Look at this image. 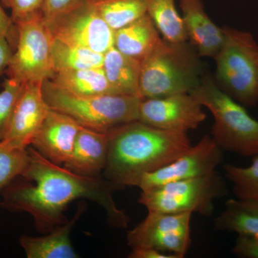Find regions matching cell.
I'll use <instances>...</instances> for the list:
<instances>
[{"label": "cell", "instance_id": "cell-1", "mask_svg": "<svg viewBox=\"0 0 258 258\" xmlns=\"http://www.w3.org/2000/svg\"><path fill=\"white\" fill-rule=\"evenodd\" d=\"M28 149L29 163L23 174L0 191L3 208L30 214L37 230L46 234L68 221L64 212L70 203L86 199L103 208L112 227H127L130 219L113 199L116 189L103 176L79 175L47 160L30 146Z\"/></svg>", "mask_w": 258, "mask_h": 258}, {"label": "cell", "instance_id": "cell-2", "mask_svg": "<svg viewBox=\"0 0 258 258\" xmlns=\"http://www.w3.org/2000/svg\"><path fill=\"white\" fill-rule=\"evenodd\" d=\"M103 177L116 189L137 186L147 173L167 165L191 147L186 132L164 130L134 120L108 132Z\"/></svg>", "mask_w": 258, "mask_h": 258}, {"label": "cell", "instance_id": "cell-3", "mask_svg": "<svg viewBox=\"0 0 258 258\" xmlns=\"http://www.w3.org/2000/svg\"><path fill=\"white\" fill-rule=\"evenodd\" d=\"M187 42L171 43L163 39L141 61L138 96L142 99L190 93L204 76L198 52Z\"/></svg>", "mask_w": 258, "mask_h": 258}, {"label": "cell", "instance_id": "cell-4", "mask_svg": "<svg viewBox=\"0 0 258 258\" xmlns=\"http://www.w3.org/2000/svg\"><path fill=\"white\" fill-rule=\"evenodd\" d=\"M214 117L212 139L222 150L251 157L258 154V120L222 91L210 75L189 93Z\"/></svg>", "mask_w": 258, "mask_h": 258}, {"label": "cell", "instance_id": "cell-5", "mask_svg": "<svg viewBox=\"0 0 258 258\" xmlns=\"http://www.w3.org/2000/svg\"><path fill=\"white\" fill-rule=\"evenodd\" d=\"M42 90L50 108L69 115L84 128L108 133L118 125L138 120L142 98L137 96H77L57 87L50 80L42 83Z\"/></svg>", "mask_w": 258, "mask_h": 258}, {"label": "cell", "instance_id": "cell-6", "mask_svg": "<svg viewBox=\"0 0 258 258\" xmlns=\"http://www.w3.org/2000/svg\"><path fill=\"white\" fill-rule=\"evenodd\" d=\"M225 41L216 56L219 88L242 106L258 103V44L250 32L222 27Z\"/></svg>", "mask_w": 258, "mask_h": 258}, {"label": "cell", "instance_id": "cell-7", "mask_svg": "<svg viewBox=\"0 0 258 258\" xmlns=\"http://www.w3.org/2000/svg\"><path fill=\"white\" fill-rule=\"evenodd\" d=\"M227 193L225 181L216 171L210 175L173 181L142 191L139 203L148 212H195L210 217L215 211V200Z\"/></svg>", "mask_w": 258, "mask_h": 258}, {"label": "cell", "instance_id": "cell-8", "mask_svg": "<svg viewBox=\"0 0 258 258\" xmlns=\"http://www.w3.org/2000/svg\"><path fill=\"white\" fill-rule=\"evenodd\" d=\"M15 24L18 42L5 71L7 79L20 84L52 79L55 74L52 60L53 37L42 13Z\"/></svg>", "mask_w": 258, "mask_h": 258}, {"label": "cell", "instance_id": "cell-9", "mask_svg": "<svg viewBox=\"0 0 258 258\" xmlns=\"http://www.w3.org/2000/svg\"><path fill=\"white\" fill-rule=\"evenodd\" d=\"M191 212H149L143 221L127 234L128 244L132 249L150 247L184 257L191 243Z\"/></svg>", "mask_w": 258, "mask_h": 258}, {"label": "cell", "instance_id": "cell-10", "mask_svg": "<svg viewBox=\"0 0 258 258\" xmlns=\"http://www.w3.org/2000/svg\"><path fill=\"white\" fill-rule=\"evenodd\" d=\"M53 38L105 54L113 46L114 31L88 0L47 24Z\"/></svg>", "mask_w": 258, "mask_h": 258}, {"label": "cell", "instance_id": "cell-11", "mask_svg": "<svg viewBox=\"0 0 258 258\" xmlns=\"http://www.w3.org/2000/svg\"><path fill=\"white\" fill-rule=\"evenodd\" d=\"M222 152L211 136L205 135L167 165L144 174L137 186L142 191H147L173 181L210 175L223 160Z\"/></svg>", "mask_w": 258, "mask_h": 258}, {"label": "cell", "instance_id": "cell-12", "mask_svg": "<svg viewBox=\"0 0 258 258\" xmlns=\"http://www.w3.org/2000/svg\"><path fill=\"white\" fill-rule=\"evenodd\" d=\"M203 107L189 93L145 98L139 104L138 120L155 128L187 133L206 119Z\"/></svg>", "mask_w": 258, "mask_h": 258}, {"label": "cell", "instance_id": "cell-13", "mask_svg": "<svg viewBox=\"0 0 258 258\" xmlns=\"http://www.w3.org/2000/svg\"><path fill=\"white\" fill-rule=\"evenodd\" d=\"M42 83L23 84L3 140L28 148L45 120L50 107L44 99Z\"/></svg>", "mask_w": 258, "mask_h": 258}, {"label": "cell", "instance_id": "cell-14", "mask_svg": "<svg viewBox=\"0 0 258 258\" xmlns=\"http://www.w3.org/2000/svg\"><path fill=\"white\" fill-rule=\"evenodd\" d=\"M81 128L69 115L50 108L30 147L51 162L64 165Z\"/></svg>", "mask_w": 258, "mask_h": 258}, {"label": "cell", "instance_id": "cell-15", "mask_svg": "<svg viewBox=\"0 0 258 258\" xmlns=\"http://www.w3.org/2000/svg\"><path fill=\"white\" fill-rule=\"evenodd\" d=\"M181 18L190 45L200 57H214L225 41L222 28L208 16L202 0H179Z\"/></svg>", "mask_w": 258, "mask_h": 258}, {"label": "cell", "instance_id": "cell-16", "mask_svg": "<svg viewBox=\"0 0 258 258\" xmlns=\"http://www.w3.org/2000/svg\"><path fill=\"white\" fill-rule=\"evenodd\" d=\"M108 152V133L81 126L64 167L81 176H101L106 168Z\"/></svg>", "mask_w": 258, "mask_h": 258}, {"label": "cell", "instance_id": "cell-17", "mask_svg": "<svg viewBox=\"0 0 258 258\" xmlns=\"http://www.w3.org/2000/svg\"><path fill=\"white\" fill-rule=\"evenodd\" d=\"M86 206L81 205L76 215L66 223L40 237L26 235L20 237V246L28 258H77L71 241V230L85 211Z\"/></svg>", "mask_w": 258, "mask_h": 258}, {"label": "cell", "instance_id": "cell-18", "mask_svg": "<svg viewBox=\"0 0 258 258\" xmlns=\"http://www.w3.org/2000/svg\"><path fill=\"white\" fill-rule=\"evenodd\" d=\"M163 40L149 15L114 31L113 46L121 53L142 61Z\"/></svg>", "mask_w": 258, "mask_h": 258}, {"label": "cell", "instance_id": "cell-19", "mask_svg": "<svg viewBox=\"0 0 258 258\" xmlns=\"http://www.w3.org/2000/svg\"><path fill=\"white\" fill-rule=\"evenodd\" d=\"M102 69L117 95L138 96L142 70L140 60L112 47L103 54Z\"/></svg>", "mask_w": 258, "mask_h": 258}, {"label": "cell", "instance_id": "cell-20", "mask_svg": "<svg viewBox=\"0 0 258 258\" xmlns=\"http://www.w3.org/2000/svg\"><path fill=\"white\" fill-rule=\"evenodd\" d=\"M50 81L57 87L77 96L117 95L102 67L60 71Z\"/></svg>", "mask_w": 258, "mask_h": 258}, {"label": "cell", "instance_id": "cell-21", "mask_svg": "<svg viewBox=\"0 0 258 258\" xmlns=\"http://www.w3.org/2000/svg\"><path fill=\"white\" fill-rule=\"evenodd\" d=\"M219 230L258 238V200L230 199L215 220Z\"/></svg>", "mask_w": 258, "mask_h": 258}, {"label": "cell", "instance_id": "cell-22", "mask_svg": "<svg viewBox=\"0 0 258 258\" xmlns=\"http://www.w3.org/2000/svg\"><path fill=\"white\" fill-rule=\"evenodd\" d=\"M147 13L166 41L171 43L187 41L182 18L176 10L175 0H147Z\"/></svg>", "mask_w": 258, "mask_h": 258}, {"label": "cell", "instance_id": "cell-23", "mask_svg": "<svg viewBox=\"0 0 258 258\" xmlns=\"http://www.w3.org/2000/svg\"><path fill=\"white\" fill-rule=\"evenodd\" d=\"M52 60L55 73L63 71L101 68L103 55L88 49L69 45L53 38Z\"/></svg>", "mask_w": 258, "mask_h": 258}, {"label": "cell", "instance_id": "cell-24", "mask_svg": "<svg viewBox=\"0 0 258 258\" xmlns=\"http://www.w3.org/2000/svg\"><path fill=\"white\" fill-rule=\"evenodd\" d=\"M113 31L147 14V0H88Z\"/></svg>", "mask_w": 258, "mask_h": 258}, {"label": "cell", "instance_id": "cell-25", "mask_svg": "<svg viewBox=\"0 0 258 258\" xmlns=\"http://www.w3.org/2000/svg\"><path fill=\"white\" fill-rule=\"evenodd\" d=\"M247 167L227 164L224 165L225 177L233 185V192L240 200H258V154L252 157Z\"/></svg>", "mask_w": 258, "mask_h": 258}, {"label": "cell", "instance_id": "cell-26", "mask_svg": "<svg viewBox=\"0 0 258 258\" xmlns=\"http://www.w3.org/2000/svg\"><path fill=\"white\" fill-rule=\"evenodd\" d=\"M28 163V148L17 147L6 140L0 141V191L21 176Z\"/></svg>", "mask_w": 258, "mask_h": 258}, {"label": "cell", "instance_id": "cell-27", "mask_svg": "<svg viewBox=\"0 0 258 258\" xmlns=\"http://www.w3.org/2000/svg\"><path fill=\"white\" fill-rule=\"evenodd\" d=\"M23 86V84L15 82L7 78L3 83V89L0 92V141H3L6 135Z\"/></svg>", "mask_w": 258, "mask_h": 258}, {"label": "cell", "instance_id": "cell-28", "mask_svg": "<svg viewBox=\"0 0 258 258\" xmlns=\"http://www.w3.org/2000/svg\"><path fill=\"white\" fill-rule=\"evenodd\" d=\"M5 9L11 12L15 23L42 13L43 0H0Z\"/></svg>", "mask_w": 258, "mask_h": 258}, {"label": "cell", "instance_id": "cell-29", "mask_svg": "<svg viewBox=\"0 0 258 258\" xmlns=\"http://www.w3.org/2000/svg\"><path fill=\"white\" fill-rule=\"evenodd\" d=\"M86 1L87 0H43L42 14L44 22L47 25Z\"/></svg>", "mask_w": 258, "mask_h": 258}, {"label": "cell", "instance_id": "cell-30", "mask_svg": "<svg viewBox=\"0 0 258 258\" xmlns=\"http://www.w3.org/2000/svg\"><path fill=\"white\" fill-rule=\"evenodd\" d=\"M5 10L0 3V37L6 38L14 51L18 42V28L11 16L7 14Z\"/></svg>", "mask_w": 258, "mask_h": 258}, {"label": "cell", "instance_id": "cell-31", "mask_svg": "<svg viewBox=\"0 0 258 258\" xmlns=\"http://www.w3.org/2000/svg\"><path fill=\"white\" fill-rule=\"evenodd\" d=\"M233 252L241 257L258 258V238L239 235Z\"/></svg>", "mask_w": 258, "mask_h": 258}, {"label": "cell", "instance_id": "cell-32", "mask_svg": "<svg viewBox=\"0 0 258 258\" xmlns=\"http://www.w3.org/2000/svg\"><path fill=\"white\" fill-rule=\"evenodd\" d=\"M130 258H177L174 254L165 253L150 247H137L132 249Z\"/></svg>", "mask_w": 258, "mask_h": 258}, {"label": "cell", "instance_id": "cell-33", "mask_svg": "<svg viewBox=\"0 0 258 258\" xmlns=\"http://www.w3.org/2000/svg\"><path fill=\"white\" fill-rule=\"evenodd\" d=\"M13 50L6 38L0 37V76L5 74Z\"/></svg>", "mask_w": 258, "mask_h": 258}]
</instances>
